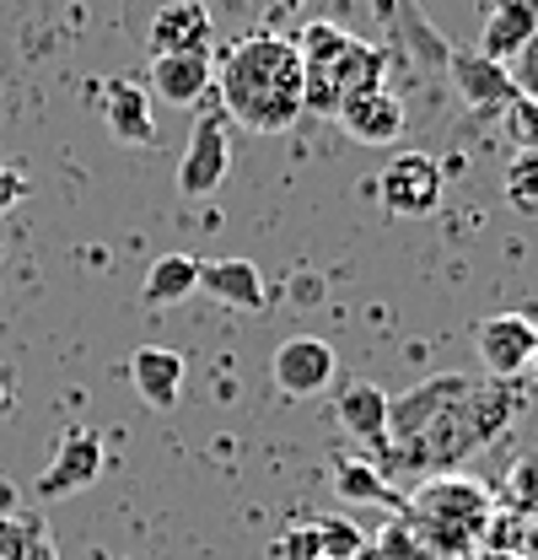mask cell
Masks as SVG:
<instances>
[{
	"mask_svg": "<svg viewBox=\"0 0 538 560\" xmlns=\"http://www.w3.org/2000/svg\"><path fill=\"white\" fill-rule=\"evenodd\" d=\"M517 420V388L501 377H469V372H436L414 383L409 394L388 399V436L383 475H458L473 453H484L501 431Z\"/></svg>",
	"mask_w": 538,
	"mask_h": 560,
	"instance_id": "1",
	"label": "cell"
},
{
	"mask_svg": "<svg viewBox=\"0 0 538 560\" xmlns=\"http://www.w3.org/2000/svg\"><path fill=\"white\" fill-rule=\"evenodd\" d=\"M226 119H237L248 136H280L302 119V81L307 66L296 55V38L248 33L232 44V55L215 70Z\"/></svg>",
	"mask_w": 538,
	"mask_h": 560,
	"instance_id": "2",
	"label": "cell"
},
{
	"mask_svg": "<svg viewBox=\"0 0 538 560\" xmlns=\"http://www.w3.org/2000/svg\"><path fill=\"white\" fill-rule=\"evenodd\" d=\"M404 528L431 550V556L469 560L484 550V534L495 523V501L490 490L469 480V475H431L404 495Z\"/></svg>",
	"mask_w": 538,
	"mask_h": 560,
	"instance_id": "3",
	"label": "cell"
},
{
	"mask_svg": "<svg viewBox=\"0 0 538 560\" xmlns=\"http://www.w3.org/2000/svg\"><path fill=\"white\" fill-rule=\"evenodd\" d=\"M388 86V55L377 44H361L350 38L339 49V60L329 66H307V81H302V114H318V119H339V108L361 92H377Z\"/></svg>",
	"mask_w": 538,
	"mask_h": 560,
	"instance_id": "4",
	"label": "cell"
},
{
	"mask_svg": "<svg viewBox=\"0 0 538 560\" xmlns=\"http://www.w3.org/2000/svg\"><path fill=\"white\" fill-rule=\"evenodd\" d=\"M372 16H377L383 38H388L414 70H425V75H447L453 44H447V33L425 16L420 0H372Z\"/></svg>",
	"mask_w": 538,
	"mask_h": 560,
	"instance_id": "5",
	"label": "cell"
},
{
	"mask_svg": "<svg viewBox=\"0 0 538 560\" xmlns=\"http://www.w3.org/2000/svg\"><path fill=\"white\" fill-rule=\"evenodd\" d=\"M442 189H447V173H442V162L425 156V151H399V156L383 167V178H377L383 210H388V215H404V221L436 215Z\"/></svg>",
	"mask_w": 538,
	"mask_h": 560,
	"instance_id": "6",
	"label": "cell"
},
{
	"mask_svg": "<svg viewBox=\"0 0 538 560\" xmlns=\"http://www.w3.org/2000/svg\"><path fill=\"white\" fill-rule=\"evenodd\" d=\"M269 377H274V388L285 394V399H318V394H329L339 377V355L329 340H318V335H291V340H280L274 355H269Z\"/></svg>",
	"mask_w": 538,
	"mask_h": 560,
	"instance_id": "7",
	"label": "cell"
},
{
	"mask_svg": "<svg viewBox=\"0 0 538 560\" xmlns=\"http://www.w3.org/2000/svg\"><path fill=\"white\" fill-rule=\"evenodd\" d=\"M473 346H479V366L484 377H501L512 383L517 372H528L538 355V324L523 313H495L473 329Z\"/></svg>",
	"mask_w": 538,
	"mask_h": 560,
	"instance_id": "8",
	"label": "cell"
},
{
	"mask_svg": "<svg viewBox=\"0 0 538 560\" xmlns=\"http://www.w3.org/2000/svg\"><path fill=\"white\" fill-rule=\"evenodd\" d=\"M97 475H103V436L86 431V425H66L55 458H49L44 475H38V495H44V501H60V495L86 490Z\"/></svg>",
	"mask_w": 538,
	"mask_h": 560,
	"instance_id": "9",
	"label": "cell"
},
{
	"mask_svg": "<svg viewBox=\"0 0 538 560\" xmlns=\"http://www.w3.org/2000/svg\"><path fill=\"white\" fill-rule=\"evenodd\" d=\"M232 173V140H226V125L221 119H200L195 136H189V151L178 162V195L184 200H210Z\"/></svg>",
	"mask_w": 538,
	"mask_h": 560,
	"instance_id": "10",
	"label": "cell"
},
{
	"mask_svg": "<svg viewBox=\"0 0 538 560\" xmlns=\"http://www.w3.org/2000/svg\"><path fill=\"white\" fill-rule=\"evenodd\" d=\"M447 81L458 86L464 108H473V114H506L512 97H517L512 66H495L479 49H458V44H453V60H447Z\"/></svg>",
	"mask_w": 538,
	"mask_h": 560,
	"instance_id": "11",
	"label": "cell"
},
{
	"mask_svg": "<svg viewBox=\"0 0 538 560\" xmlns=\"http://www.w3.org/2000/svg\"><path fill=\"white\" fill-rule=\"evenodd\" d=\"M210 38H215V22H210V11H204L200 0H167V5H156L151 33H145L151 60L156 55H210Z\"/></svg>",
	"mask_w": 538,
	"mask_h": 560,
	"instance_id": "12",
	"label": "cell"
},
{
	"mask_svg": "<svg viewBox=\"0 0 538 560\" xmlns=\"http://www.w3.org/2000/svg\"><path fill=\"white\" fill-rule=\"evenodd\" d=\"M184 377H189V361L178 355V350L167 346H134L130 355V383L134 394L156 410V416H167V410H178V399H184Z\"/></svg>",
	"mask_w": 538,
	"mask_h": 560,
	"instance_id": "13",
	"label": "cell"
},
{
	"mask_svg": "<svg viewBox=\"0 0 538 560\" xmlns=\"http://www.w3.org/2000/svg\"><path fill=\"white\" fill-rule=\"evenodd\" d=\"M103 125L119 145H140L151 151L156 145V119H151V92L140 81H108V97H103Z\"/></svg>",
	"mask_w": 538,
	"mask_h": 560,
	"instance_id": "14",
	"label": "cell"
},
{
	"mask_svg": "<svg viewBox=\"0 0 538 560\" xmlns=\"http://www.w3.org/2000/svg\"><path fill=\"white\" fill-rule=\"evenodd\" d=\"M534 38H538V0H506L501 11H490V16H484L479 55H484V60H495V66H512Z\"/></svg>",
	"mask_w": 538,
	"mask_h": 560,
	"instance_id": "15",
	"label": "cell"
},
{
	"mask_svg": "<svg viewBox=\"0 0 538 560\" xmlns=\"http://www.w3.org/2000/svg\"><path fill=\"white\" fill-rule=\"evenodd\" d=\"M339 125H344V136L361 140V145H388V140L404 136V103L388 86L361 92V97H350L339 108Z\"/></svg>",
	"mask_w": 538,
	"mask_h": 560,
	"instance_id": "16",
	"label": "cell"
},
{
	"mask_svg": "<svg viewBox=\"0 0 538 560\" xmlns=\"http://www.w3.org/2000/svg\"><path fill=\"white\" fill-rule=\"evenodd\" d=\"M210 55H156L151 60V92L167 103V108H195L204 92H210Z\"/></svg>",
	"mask_w": 538,
	"mask_h": 560,
	"instance_id": "17",
	"label": "cell"
},
{
	"mask_svg": "<svg viewBox=\"0 0 538 560\" xmlns=\"http://www.w3.org/2000/svg\"><path fill=\"white\" fill-rule=\"evenodd\" d=\"M200 285L215 296V302L237 307V313H259L265 296H269L265 276H259L254 259H215V265H200Z\"/></svg>",
	"mask_w": 538,
	"mask_h": 560,
	"instance_id": "18",
	"label": "cell"
},
{
	"mask_svg": "<svg viewBox=\"0 0 538 560\" xmlns=\"http://www.w3.org/2000/svg\"><path fill=\"white\" fill-rule=\"evenodd\" d=\"M335 416L355 442H372L377 447L388 436V394L377 383H344L335 399Z\"/></svg>",
	"mask_w": 538,
	"mask_h": 560,
	"instance_id": "19",
	"label": "cell"
},
{
	"mask_svg": "<svg viewBox=\"0 0 538 560\" xmlns=\"http://www.w3.org/2000/svg\"><path fill=\"white\" fill-rule=\"evenodd\" d=\"M195 291H200V259L195 254H162V259H151V270L140 280L145 307H178Z\"/></svg>",
	"mask_w": 538,
	"mask_h": 560,
	"instance_id": "20",
	"label": "cell"
},
{
	"mask_svg": "<svg viewBox=\"0 0 538 560\" xmlns=\"http://www.w3.org/2000/svg\"><path fill=\"white\" fill-rule=\"evenodd\" d=\"M335 490L344 501H383V506H404V495L394 490V480L377 469V464H339L335 469Z\"/></svg>",
	"mask_w": 538,
	"mask_h": 560,
	"instance_id": "21",
	"label": "cell"
},
{
	"mask_svg": "<svg viewBox=\"0 0 538 560\" xmlns=\"http://www.w3.org/2000/svg\"><path fill=\"white\" fill-rule=\"evenodd\" d=\"M313 534H318V556L324 560H355L366 550V534L350 517H313Z\"/></svg>",
	"mask_w": 538,
	"mask_h": 560,
	"instance_id": "22",
	"label": "cell"
},
{
	"mask_svg": "<svg viewBox=\"0 0 538 560\" xmlns=\"http://www.w3.org/2000/svg\"><path fill=\"white\" fill-rule=\"evenodd\" d=\"M506 206L517 215H538V151H517L506 167Z\"/></svg>",
	"mask_w": 538,
	"mask_h": 560,
	"instance_id": "23",
	"label": "cell"
},
{
	"mask_svg": "<svg viewBox=\"0 0 538 560\" xmlns=\"http://www.w3.org/2000/svg\"><path fill=\"white\" fill-rule=\"evenodd\" d=\"M33 539H44V523H38V517H27V512L0 517V560H22Z\"/></svg>",
	"mask_w": 538,
	"mask_h": 560,
	"instance_id": "24",
	"label": "cell"
},
{
	"mask_svg": "<svg viewBox=\"0 0 538 560\" xmlns=\"http://www.w3.org/2000/svg\"><path fill=\"white\" fill-rule=\"evenodd\" d=\"M506 119H512V136L523 151H538V97L534 92H517L512 97V108H506Z\"/></svg>",
	"mask_w": 538,
	"mask_h": 560,
	"instance_id": "25",
	"label": "cell"
},
{
	"mask_svg": "<svg viewBox=\"0 0 538 560\" xmlns=\"http://www.w3.org/2000/svg\"><path fill=\"white\" fill-rule=\"evenodd\" d=\"M280 556L285 560H324L318 556V534H313V523L296 528V534H285V539H280Z\"/></svg>",
	"mask_w": 538,
	"mask_h": 560,
	"instance_id": "26",
	"label": "cell"
},
{
	"mask_svg": "<svg viewBox=\"0 0 538 560\" xmlns=\"http://www.w3.org/2000/svg\"><path fill=\"white\" fill-rule=\"evenodd\" d=\"M517 60H523V70H512L517 92H534V97H538V38L528 44V49H523V55H517Z\"/></svg>",
	"mask_w": 538,
	"mask_h": 560,
	"instance_id": "27",
	"label": "cell"
},
{
	"mask_svg": "<svg viewBox=\"0 0 538 560\" xmlns=\"http://www.w3.org/2000/svg\"><path fill=\"white\" fill-rule=\"evenodd\" d=\"M22 195H27V184L16 173H0V210L11 206V200H22Z\"/></svg>",
	"mask_w": 538,
	"mask_h": 560,
	"instance_id": "28",
	"label": "cell"
},
{
	"mask_svg": "<svg viewBox=\"0 0 538 560\" xmlns=\"http://www.w3.org/2000/svg\"><path fill=\"white\" fill-rule=\"evenodd\" d=\"M296 296H302V307H313V302L324 296V285H318L313 276H302V280H296Z\"/></svg>",
	"mask_w": 538,
	"mask_h": 560,
	"instance_id": "29",
	"label": "cell"
},
{
	"mask_svg": "<svg viewBox=\"0 0 538 560\" xmlns=\"http://www.w3.org/2000/svg\"><path fill=\"white\" fill-rule=\"evenodd\" d=\"M22 560H60V556H55V545H49V534H44V539H33V545H27V556Z\"/></svg>",
	"mask_w": 538,
	"mask_h": 560,
	"instance_id": "30",
	"label": "cell"
},
{
	"mask_svg": "<svg viewBox=\"0 0 538 560\" xmlns=\"http://www.w3.org/2000/svg\"><path fill=\"white\" fill-rule=\"evenodd\" d=\"M469 560H523L517 550H473Z\"/></svg>",
	"mask_w": 538,
	"mask_h": 560,
	"instance_id": "31",
	"label": "cell"
},
{
	"mask_svg": "<svg viewBox=\"0 0 538 560\" xmlns=\"http://www.w3.org/2000/svg\"><path fill=\"white\" fill-rule=\"evenodd\" d=\"M274 5H280V11H302L307 0H274Z\"/></svg>",
	"mask_w": 538,
	"mask_h": 560,
	"instance_id": "32",
	"label": "cell"
},
{
	"mask_svg": "<svg viewBox=\"0 0 538 560\" xmlns=\"http://www.w3.org/2000/svg\"><path fill=\"white\" fill-rule=\"evenodd\" d=\"M501 5H506V0H484V16H490V11H501Z\"/></svg>",
	"mask_w": 538,
	"mask_h": 560,
	"instance_id": "33",
	"label": "cell"
},
{
	"mask_svg": "<svg viewBox=\"0 0 538 560\" xmlns=\"http://www.w3.org/2000/svg\"><path fill=\"white\" fill-rule=\"evenodd\" d=\"M0 416H5V383H0Z\"/></svg>",
	"mask_w": 538,
	"mask_h": 560,
	"instance_id": "34",
	"label": "cell"
},
{
	"mask_svg": "<svg viewBox=\"0 0 538 560\" xmlns=\"http://www.w3.org/2000/svg\"><path fill=\"white\" fill-rule=\"evenodd\" d=\"M420 560H453V556H431V550H425V556H420Z\"/></svg>",
	"mask_w": 538,
	"mask_h": 560,
	"instance_id": "35",
	"label": "cell"
},
{
	"mask_svg": "<svg viewBox=\"0 0 538 560\" xmlns=\"http://www.w3.org/2000/svg\"><path fill=\"white\" fill-rule=\"evenodd\" d=\"M534 366H538V355H534Z\"/></svg>",
	"mask_w": 538,
	"mask_h": 560,
	"instance_id": "36",
	"label": "cell"
}]
</instances>
